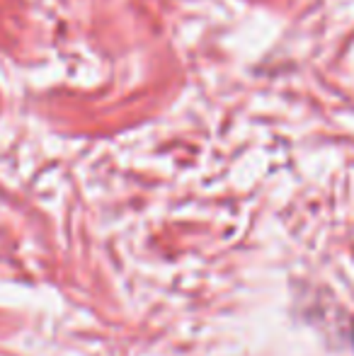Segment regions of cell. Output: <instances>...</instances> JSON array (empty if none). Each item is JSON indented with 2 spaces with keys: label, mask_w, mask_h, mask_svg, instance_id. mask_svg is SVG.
I'll return each instance as SVG.
<instances>
[{
  "label": "cell",
  "mask_w": 354,
  "mask_h": 356,
  "mask_svg": "<svg viewBox=\"0 0 354 356\" xmlns=\"http://www.w3.org/2000/svg\"><path fill=\"white\" fill-rule=\"evenodd\" d=\"M352 342H354V332H352Z\"/></svg>",
  "instance_id": "cell-1"
}]
</instances>
